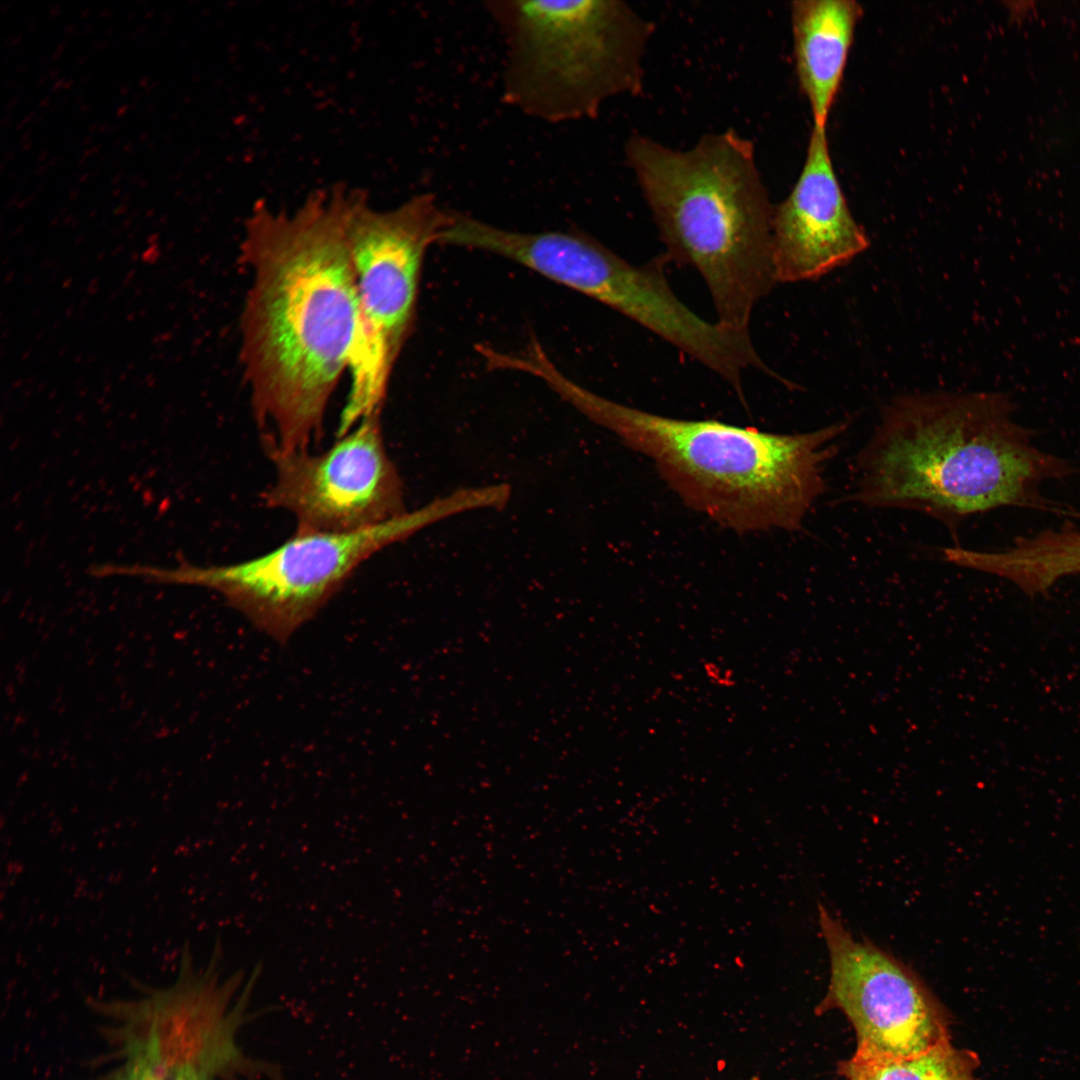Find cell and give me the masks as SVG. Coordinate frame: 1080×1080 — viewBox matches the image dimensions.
Masks as SVG:
<instances>
[{
  "instance_id": "8992f818",
  "label": "cell",
  "mask_w": 1080,
  "mask_h": 1080,
  "mask_svg": "<svg viewBox=\"0 0 1080 1080\" xmlns=\"http://www.w3.org/2000/svg\"><path fill=\"white\" fill-rule=\"evenodd\" d=\"M460 511L459 498L451 494L358 531L296 529L271 551L239 563L203 567L183 561L169 569L136 565L130 574L216 590L259 629L285 641L373 555Z\"/></svg>"
},
{
  "instance_id": "2e32d148",
  "label": "cell",
  "mask_w": 1080,
  "mask_h": 1080,
  "mask_svg": "<svg viewBox=\"0 0 1080 1080\" xmlns=\"http://www.w3.org/2000/svg\"><path fill=\"white\" fill-rule=\"evenodd\" d=\"M703 670L706 677L715 685L720 687H731L735 683L733 673L719 665V663L713 661L706 662L703 665Z\"/></svg>"
},
{
  "instance_id": "9c48e42d",
  "label": "cell",
  "mask_w": 1080,
  "mask_h": 1080,
  "mask_svg": "<svg viewBox=\"0 0 1080 1080\" xmlns=\"http://www.w3.org/2000/svg\"><path fill=\"white\" fill-rule=\"evenodd\" d=\"M221 946L216 943L209 963L194 966L188 944L181 952L175 981L150 988L130 999L88 1000L104 1020L100 1033L109 1046L108 1059L140 1058L170 1080L193 1073L213 1080H232L247 1072L248 1060L236 1044L243 1004L258 969L240 1000L232 1005L241 985V972L221 977Z\"/></svg>"
},
{
  "instance_id": "277c9868",
  "label": "cell",
  "mask_w": 1080,
  "mask_h": 1080,
  "mask_svg": "<svg viewBox=\"0 0 1080 1080\" xmlns=\"http://www.w3.org/2000/svg\"><path fill=\"white\" fill-rule=\"evenodd\" d=\"M624 152L667 252L699 272L718 323L749 332L755 306L778 283L774 205L753 143L733 130L684 150L632 135Z\"/></svg>"
},
{
  "instance_id": "6da1fadb",
  "label": "cell",
  "mask_w": 1080,
  "mask_h": 1080,
  "mask_svg": "<svg viewBox=\"0 0 1080 1080\" xmlns=\"http://www.w3.org/2000/svg\"><path fill=\"white\" fill-rule=\"evenodd\" d=\"M348 197L349 187L335 184L288 212L261 200L245 222L240 360L268 456L321 441L329 401L352 362L361 316Z\"/></svg>"
},
{
  "instance_id": "8fae6325",
  "label": "cell",
  "mask_w": 1080,
  "mask_h": 1080,
  "mask_svg": "<svg viewBox=\"0 0 1080 1080\" xmlns=\"http://www.w3.org/2000/svg\"><path fill=\"white\" fill-rule=\"evenodd\" d=\"M274 480L263 504L290 513L296 529L353 532L404 514L403 485L388 455L380 413L362 419L331 447L270 456Z\"/></svg>"
},
{
  "instance_id": "7c38bea8",
  "label": "cell",
  "mask_w": 1080,
  "mask_h": 1080,
  "mask_svg": "<svg viewBox=\"0 0 1080 1080\" xmlns=\"http://www.w3.org/2000/svg\"><path fill=\"white\" fill-rule=\"evenodd\" d=\"M772 238L778 283L818 279L870 245L838 181L826 128H812L801 173L789 195L774 206Z\"/></svg>"
},
{
  "instance_id": "3957f363",
  "label": "cell",
  "mask_w": 1080,
  "mask_h": 1080,
  "mask_svg": "<svg viewBox=\"0 0 1080 1080\" xmlns=\"http://www.w3.org/2000/svg\"><path fill=\"white\" fill-rule=\"evenodd\" d=\"M552 388L647 457L694 511L738 534L794 532L827 489L825 467L848 422L781 434L717 420L659 415L556 376Z\"/></svg>"
},
{
  "instance_id": "e0dca14e",
  "label": "cell",
  "mask_w": 1080,
  "mask_h": 1080,
  "mask_svg": "<svg viewBox=\"0 0 1080 1080\" xmlns=\"http://www.w3.org/2000/svg\"><path fill=\"white\" fill-rule=\"evenodd\" d=\"M173 1080H213V1079H211L209 1077H206V1076L197 1075V1074H180V1075H177Z\"/></svg>"
},
{
  "instance_id": "5b68a950",
  "label": "cell",
  "mask_w": 1080,
  "mask_h": 1080,
  "mask_svg": "<svg viewBox=\"0 0 1080 1080\" xmlns=\"http://www.w3.org/2000/svg\"><path fill=\"white\" fill-rule=\"evenodd\" d=\"M485 9L506 45L504 101L563 123L642 89L652 24L619 0H495Z\"/></svg>"
},
{
  "instance_id": "7a4b0ae2",
  "label": "cell",
  "mask_w": 1080,
  "mask_h": 1080,
  "mask_svg": "<svg viewBox=\"0 0 1080 1080\" xmlns=\"http://www.w3.org/2000/svg\"><path fill=\"white\" fill-rule=\"evenodd\" d=\"M1006 392L913 393L895 398L856 459L852 498L924 513L955 528L1003 506L1057 509L1047 480L1072 468L1032 444Z\"/></svg>"
},
{
  "instance_id": "9a60e30c",
  "label": "cell",
  "mask_w": 1080,
  "mask_h": 1080,
  "mask_svg": "<svg viewBox=\"0 0 1080 1080\" xmlns=\"http://www.w3.org/2000/svg\"><path fill=\"white\" fill-rule=\"evenodd\" d=\"M107 1072L92 1080H169L148 1062L139 1058H124Z\"/></svg>"
},
{
  "instance_id": "30bf717a",
  "label": "cell",
  "mask_w": 1080,
  "mask_h": 1080,
  "mask_svg": "<svg viewBox=\"0 0 1080 1080\" xmlns=\"http://www.w3.org/2000/svg\"><path fill=\"white\" fill-rule=\"evenodd\" d=\"M818 912L830 962L818 1009H837L849 1020L856 1035L852 1057L909 1058L951 1041L944 1008L913 969L869 939L855 938L825 906Z\"/></svg>"
},
{
  "instance_id": "52a82bcc",
  "label": "cell",
  "mask_w": 1080,
  "mask_h": 1080,
  "mask_svg": "<svg viewBox=\"0 0 1080 1080\" xmlns=\"http://www.w3.org/2000/svg\"><path fill=\"white\" fill-rule=\"evenodd\" d=\"M449 221L450 211L441 209L432 193L379 210L366 191L349 189L347 235L361 326L348 370L350 389L340 430L380 413L413 323L425 252L439 243Z\"/></svg>"
},
{
  "instance_id": "4fadbf2b",
  "label": "cell",
  "mask_w": 1080,
  "mask_h": 1080,
  "mask_svg": "<svg viewBox=\"0 0 1080 1080\" xmlns=\"http://www.w3.org/2000/svg\"><path fill=\"white\" fill-rule=\"evenodd\" d=\"M862 15V6L854 0L792 2L796 74L813 126L826 128Z\"/></svg>"
},
{
  "instance_id": "5bb4252c",
  "label": "cell",
  "mask_w": 1080,
  "mask_h": 1080,
  "mask_svg": "<svg viewBox=\"0 0 1080 1080\" xmlns=\"http://www.w3.org/2000/svg\"><path fill=\"white\" fill-rule=\"evenodd\" d=\"M976 1053L955 1047L951 1041L909 1058L860 1060L851 1057L838 1064L846 1080H977Z\"/></svg>"
},
{
  "instance_id": "ba28073f",
  "label": "cell",
  "mask_w": 1080,
  "mask_h": 1080,
  "mask_svg": "<svg viewBox=\"0 0 1080 1080\" xmlns=\"http://www.w3.org/2000/svg\"><path fill=\"white\" fill-rule=\"evenodd\" d=\"M503 257L605 304L698 361L727 383L753 357L748 333L701 318L673 292L659 263L632 264L576 232H507Z\"/></svg>"
}]
</instances>
